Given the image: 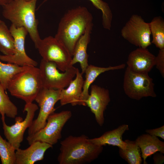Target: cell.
Returning a JSON list of instances; mask_svg holds the SVG:
<instances>
[{
    "instance_id": "22",
    "label": "cell",
    "mask_w": 164,
    "mask_h": 164,
    "mask_svg": "<svg viewBox=\"0 0 164 164\" xmlns=\"http://www.w3.org/2000/svg\"><path fill=\"white\" fill-rule=\"evenodd\" d=\"M0 51L5 55H12L15 53L14 38L5 23L1 19Z\"/></svg>"
},
{
    "instance_id": "15",
    "label": "cell",
    "mask_w": 164,
    "mask_h": 164,
    "mask_svg": "<svg viewBox=\"0 0 164 164\" xmlns=\"http://www.w3.org/2000/svg\"><path fill=\"white\" fill-rule=\"evenodd\" d=\"M25 149L15 150V164H33L43 160L45 152L53 145L40 141L35 142Z\"/></svg>"
},
{
    "instance_id": "2",
    "label": "cell",
    "mask_w": 164,
    "mask_h": 164,
    "mask_svg": "<svg viewBox=\"0 0 164 164\" xmlns=\"http://www.w3.org/2000/svg\"><path fill=\"white\" fill-rule=\"evenodd\" d=\"M60 152L57 158L60 164H84L98 158L103 147L95 145L87 136L70 135L60 142Z\"/></svg>"
},
{
    "instance_id": "28",
    "label": "cell",
    "mask_w": 164,
    "mask_h": 164,
    "mask_svg": "<svg viewBox=\"0 0 164 164\" xmlns=\"http://www.w3.org/2000/svg\"><path fill=\"white\" fill-rule=\"evenodd\" d=\"M155 66L162 76L164 77V49H159L157 55L155 56Z\"/></svg>"
},
{
    "instance_id": "16",
    "label": "cell",
    "mask_w": 164,
    "mask_h": 164,
    "mask_svg": "<svg viewBox=\"0 0 164 164\" xmlns=\"http://www.w3.org/2000/svg\"><path fill=\"white\" fill-rule=\"evenodd\" d=\"M84 80L82 74L77 68L75 78L67 88L61 90L59 101L61 106L69 104L73 106L80 105Z\"/></svg>"
},
{
    "instance_id": "13",
    "label": "cell",
    "mask_w": 164,
    "mask_h": 164,
    "mask_svg": "<svg viewBox=\"0 0 164 164\" xmlns=\"http://www.w3.org/2000/svg\"><path fill=\"white\" fill-rule=\"evenodd\" d=\"M90 94L85 101L86 106L94 115L98 124L102 127L104 122V112L110 101L109 90L97 85L91 86Z\"/></svg>"
},
{
    "instance_id": "3",
    "label": "cell",
    "mask_w": 164,
    "mask_h": 164,
    "mask_svg": "<svg viewBox=\"0 0 164 164\" xmlns=\"http://www.w3.org/2000/svg\"><path fill=\"white\" fill-rule=\"evenodd\" d=\"M37 0H11L2 6L3 17L16 27L25 28L35 46L41 39L35 15Z\"/></svg>"
},
{
    "instance_id": "20",
    "label": "cell",
    "mask_w": 164,
    "mask_h": 164,
    "mask_svg": "<svg viewBox=\"0 0 164 164\" xmlns=\"http://www.w3.org/2000/svg\"><path fill=\"white\" fill-rule=\"evenodd\" d=\"M125 67V64L108 67H101L92 65H89L85 73V80H84L82 91L80 101V105L86 106L85 101L89 95V89L91 84L101 74L105 72L123 69Z\"/></svg>"
},
{
    "instance_id": "23",
    "label": "cell",
    "mask_w": 164,
    "mask_h": 164,
    "mask_svg": "<svg viewBox=\"0 0 164 164\" xmlns=\"http://www.w3.org/2000/svg\"><path fill=\"white\" fill-rule=\"evenodd\" d=\"M151 34V43L159 49H164V20L160 16L153 18L149 23Z\"/></svg>"
},
{
    "instance_id": "12",
    "label": "cell",
    "mask_w": 164,
    "mask_h": 164,
    "mask_svg": "<svg viewBox=\"0 0 164 164\" xmlns=\"http://www.w3.org/2000/svg\"><path fill=\"white\" fill-rule=\"evenodd\" d=\"M9 30L14 39L15 53L10 55H0V60L19 66L36 67L37 62L29 57L25 50V41L28 33L26 29L23 27H16L12 24Z\"/></svg>"
},
{
    "instance_id": "21",
    "label": "cell",
    "mask_w": 164,
    "mask_h": 164,
    "mask_svg": "<svg viewBox=\"0 0 164 164\" xmlns=\"http://www.w3.org/2000/svg\"><path fill=\"white\" fill-rule=\"evenodd\" d=\"M125 141L127 144L126 148H119L120 156L129 164H141L142 162L139 147L135 141L126 139Z\"/></svg>"
},
{
    "instance_id": "19",
    "label": "cell",
    "mask_w": 164,
    "mask_h": 164,
    "mask_svg": "<svg viewBox=\"0 0 164 164\" xmlns=\"http://www.w3.org/2000/svg\"><path fill=\"white\" fill-rule=\"evenodd\" d=\"M140 148L143 164H148L146 159L156 152L164 154V142L158 137L148 133L138 136L135 141Z\"/></svg>"
},
{
    "instance_id": "5",
    "label": "cell",
    "mask_w": 164,
    "mask_h": 164,
    "mask_svg": "<svg viewBox=\"0 0 164 164\" xmlns=\"http://www.w3.org/2000/svg\"><path fill=\"white\" fill-rule=\"evenodd\" d=\"M72 116L71 112L69 110L52 113L48 117L43 128L33 135L28 136L26 140L28 144L30 145L36 141L45 142L53 146L56 144L61 138L63 128Z\"/></svg>"
},
{
    "instance_id": "9",
    "label": "cell",
    "mask_w": 164,
    "mask_h": 164,
    "mask_svg": "<svg viewBox=\"0 0 164 164\" xmlns=\"http://www.w3.org/2000/svg\"><path fill=\"white\" fill-rule=\"evenodd\" d=\"M60 90L43 88L38 93L35 101L39 107V113L28 128V136L33 135L45 126L48 117L56 110L54 106L60 100Z\"/></svg>"
},
{
    "instance_id": "6",
    "label": "cell",
    "mask_w": 164,
    "mask_h": 164,
    "mask_svg": "<svg viewBox=\"0 0 164 164\" xmlns=\"http://www.w3.org/2000/svg\"><path fill=\"white\" fill-rule=\"evenodd\" d=\"M153 79L148 73H138L128 67L124 73L123 87L125 94L131 99L139 100L143 97H155Z\"/></svg>"
},
{
    "instance_id": "4",
    "label": "cell",
    "mask_w": 164,
    "mask_h": 164,
    "mask_svg": "<svg viewBox=\"0 0 164 164\" xmlns=\"http://www.w3.org/2000/svg\"><path fill=\"white\" fill-rule=\"evenodd\" d=\"M42 88L39 68L29 66L12 78L8 84L7 90L12 96L28 104L35 101Z\"/></svg>"
},
{
    "instance_id": "26",
    "label": "cell",
    "mask_w": 164,
    "mask_h": 164,
    "mask_svg": "<svg viewBox=\"0 0 164 164\" xmlns=\"http://www.w3.org/2000/svg\"><path fill=\"white\" fill-rule=\"evenodd\" d=\"M15 149L0 135V158L2 164H15Z\"/></svg>"
},
{
    "instance_id": "30",
    "label": "cell",
    "mask_w": 164,
    "mask_h": 164,
    "mask_svg": "<svg viewBox=\"0 0 164 164\" xmlns=\"http://www.w3.org/2000/svg\"><path fill=\"white\" fill-rule=\"evenodd\" d=\"M163 153L157 152L153 154V159L154 164H162L164 162V155Z\"/></svg>"
},
{
    "instance_id": "27",
    "label": "cell",
    "mask_w": 164,
    "mask_h": 164,
    "mask_svg": "<svg viewBox=\"0 0 164 164\" xmlns=\"http://www.w3.org/2000/svg\"><path fill=\"white\" fill-rule=\"evenodd\" d=\"M48 0H44L43 3ZM97 9L102 13V24L104 28L110 30L111 26L112 14L108 5L102 0H89Z\"/></svg>"
},
{
    "instance_id": "25",
    "label": "cell",
    "mask_w": 164,
    "mask_h": 164,
    "mask_svg": "<svg viewBox=\"0 0 164 164\" xmlns=\"http://www.w3.org/2000/svg\"><path fill=\"white\" fill-rule=\"evenodd\" d=\"M29 66H21L14 64L2 63L0 61V83L5 91L10 80L17 73Z\"/></svg>"
},
{
    "instance_id": "17",
    "label": "cell",
    "mask_w": 164,
    "mask_h": 164,
    "mask_svg": "<svg viewBox=\"0 0 164 164\" xmlns=\"http://www.w3.org/2000/svg\"><path fill=\"white\" fill-rule=\"evenodd\" d=\"M129 129L128 125L122 124L115 129L105 132L99 137L90 138V140L93 144L98 146L111 145L124 150L127 144L123 140L122 136Z\"/></svg>"
},
{
    "instance_id": "10",
    "label": "cell",
    "mask_w": 164,
    "mask_h": 164,
    "mask_svg": "<svg viewBox=\"0 0 164 164\" xmlns=\"http://www.w3.org/2000/svg\"><path fill=\"white\" fill-rule=\"evenodd\" d=\"M38 109L37 105L35 103L26 104L23 112L26 111V114L24 120L21 117L16 116L15 123L11 126L7 125L5 121H2L4 135L15 150L20 148L24 132L31 125L35 113Z\"/></svg>"
},
{
    "instance_id": "29",
    "label": "cell",
    "mask_w": 164,
    "mask_h": 164,
    "mask_svg": "<svg viewBox=\"0 0 164 164\" xmlns=\"http://www.w3.org/2000/svg\"><path fill=\"white\" fill-rule=\"evenodd\" d=\"M145 132L151 135L159 137L164 139V125L152 129H147Z\"/></svg>"
},
{
    "instance_id": "18",
    "label": "cell",
    "mask_w": 164,
    "mask_h": 164,
    "mask_svg": "<svg viewBox=\"0 0 164 164\" xmlns=\"http://www.w3.org/2000/svg\"><path fill=\"white\" fill-rule=\"evenodd\" d=\"M93 25L89 26L84 33L80 37L75 46L72 56L71 64L72 66L79 63L83 74L89 65L88 55L87 53L88 45L91 39V34Z\"/></svg>"
},
{
    "instance_id": "24",
    "label": "cell",
    "mask_w": 164,
    "mask_h": 164,
    "mask_svg": "<svg viewBox=\"0 0 164 164\" xmlns=\"http://www.w3.org/2000/svg\"><path fill=\"white\" fill-rule=\"evenodd\" d=\"M5 90L0 83V114L2 121H5V116L14 118L18 114V109L5 93Z\"/></svg>"
},
{
    "instance_id": "32",
    "label": "cell",
    "mask_w": 164,
    "mask_h": 164,
    "mask_svg": "<svg viewBox=\"0 0 164 164\" xmlns=\"http://www.w3.org/2000/svg\"><path fill=\"white\" fill-rule=\"evenodd\" d=\"M26 0V1H30V0Z\"/></svg>"
},
{
    "instance_id": "8",
    "label": "cell",
    "mask_w": 164,
    "mask_h": 164,
    "mask_svg": "<svg viewBox=\"0 0 164 164\" xmlns=\"http://www.w3.org/2000/svg\"><path fill=\"white\" fill-rule=\"evenodd\" d=\"M39 68L43 88L60 90L67 87L75 77L77 69L73 66L60 73L55 63L43 59Z\"/></svg>"
},
{
    "instance_id": "1",
    "label": "cell",
    "mask_w": 164,
    "mask_h": 164,
    "mask_svg": "<svg viewBox=\"0 0 164 164\" xmlns=\"http://www.w3.org/2000/svg\"><path fill=\"white\" fill-rule=\"evenodd\" d=\"M91 14L79 6L68 11L61 19L54 37L67 48L72 56L76 44L87 28L93 25Z\"/></svg>"
},
{
    "instance_id": "14",
    "label": "cell",
    "mask_w": 164,
    "mask_h": 164,
    "mask_svg": "<svg viewBox=\"0 0 164 164\" xmlns=\"http://www.w3.org/2000/svg\"><path fill=\"white\" fill-rule=\"evenodd\" d=\"M155 58L147 48L138 47L128 55L127 67L135 72L149 73L155 66Z\"/></svg>"
},
{
    "instance_id": "31",
    "label": "cell",
    "mask_w": 164,
    "mask_h": 164,
    "mask_svg": "<svg viewBox=\"0 0 164 164\" xmlns=\"http://www.w3.org/2000/svg\"><path fill=\"white\" fill-rule=\"evenodd\" d=\"M11 0H0V5L3 6L8 3Z\"/></svg>"
},
{
    "instance_id": "11",
    "label": "cell",
    "mask_w": 164,
    "mask_h": 164,
    "mask_svg": "<svg viewBox=\"0 0 164 164\" xmlns=\"http://www.w3.org/2000/svg\"><path fill=\"white\" fill-rule=\"evenodd\" d=\"M121 34L124 39L139 48H147L152 44L149 23L137 15L131 16L122 28Z\"/></svg>"
},
{
    "instance_id": "7",
    "label": "cell",
    "mask_w": 164,
    "mask_h": 164,
    "mask_svg": "<svg viewBox=\"0 0 164 164\" xmlns=\"http://www.w3.org/2000/svg\"><path fill=\"white\" fill-rule=\"evenodd\" d=\"M42 59L55 63L57 68L64 72L73 66L72 56L65 46L54 37L41 39L35 46Z\"/></svg>"
}]
</instances>
